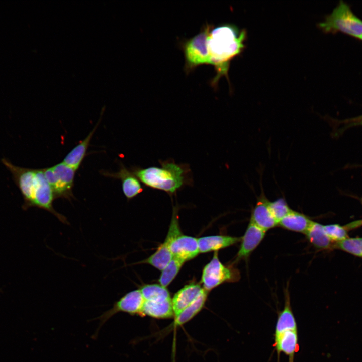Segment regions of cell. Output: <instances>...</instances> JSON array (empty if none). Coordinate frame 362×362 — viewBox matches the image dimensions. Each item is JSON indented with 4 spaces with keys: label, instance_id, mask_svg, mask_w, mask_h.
Returning <instances> with one entry per match:
<instances>
[{
    "label": "cell",
    "instance_id": "6da1fadb",
    "mask_svg": "<svg viewBox=\"0 0 362 362\" xmlns=\"http://www.w3.org/2000/svg\"><path fill=\"white\" fill-rule=\"evenodd\" d=\"M1 161L11 172L13 181L22 195L24 210L33 207L39 208L50 212L64 224H69L66 218L53 208L55 198L43 169L16 166L5 158H2Z\"/></svg>",
    "mask_w": 362,
    "mask_h": 362
},
{
    "label": "cell",
    "instance_id": "7a4b0ae2",
    "mask_svg": "<svg viewBox=\"0 0 362 362\" xmlns=\"http://www.w3.org/2000/svg\"><path fill=\"white\" fill-rule=\"evenodd\" d=\"M246 37L245 29L240 30L233 24H224L216 27L213 26L207 39L211 65L216 72L211 82L213 86L217 85L222 76L229 80L230 62L244 50Z\"/></svg>",
    "mask_w": 362,
    "mask_h": 362
},
{
    "label": "cell",
    "instance_id": "3957f363",
    "mask_svg": "<svg viewBox=\"0 0 362 362\" xmlns=\"http://www.w3.org/2000/svg\"><path fill=\"white\" fill-rule=\"evenodd\" d=\"M159 162L160 167L133 166L130 170L145 186L163 191L170 196L186 186H193L192 172L188 164H177L172 159Z\"/></svg>",
    "mask_w": 362,
    "mask_h": 362
},
{
    "label": "cell",
    "instance_id": "277c9868",
    "mask_svg": "<svg viewBox=\"0 0 362 362\" xmlns=\"http://www.w3.org/2000/svg\"><path fill=\"white\" fill-rule=\"evenodd\" d=\"M318 27L325 33L340 32L358 39L362 36V20L342 0L318 24Z\"/></svg>",
    "mask_w": 362,
    "mask_h": 362
},
{
    "label": "cell",
    "instance_id": "5b68a950",
    "mask_svg": "<svg viewBox=\"0 0 362 362\" xmlns=\"http://www.w3.org/2000/svg\"><path fill=\"white\" fill-rule=\"evenodd\" d=\"M213 25L206 24L200 31L182 44L185 57V69L189 72L202 65H211L207 39Z\"/></svg>",
    "mask_w": 362,
    "mask_h": 362
},
{
    "label": "cell",
    "instance_id": "8992f818",
    "mask_svg": "<svg viewBox=\"0 0 362 362\" xmlns=\"http://www.w3.org/2000/svg\"><path fill=\"white\" fill-rule=\"evenodd\" d=\"M43 170L55 199L61 198L70 200L74 197L72 189L76 171L75 169L62 162L53 166L44 168Z\"/></svg>",
    "mask_w": 362,
    "mask_h": 362
},
{
    "label": "cell",
    "instance_id": "52a82bcc",
    "mask_svg": "<svg viewBox=\"0 0 362 362\" xmlns=\"http://www.w3.org/2000/svg\"><path fill=\"white\" fill-rule=\"evenodd\" d=\"M240 278L239 271L232 266H225L215 252L212 260L204 267L202 276L203 288L208 291L224 282H234Z\"/></svg>",
    "mask_w": 362,
    "mask_h": 362
},
{
    "label": "cell",
    "instance_id": "ba28073f",
    "mask_svg": "<svg viewBox=\"0 0 362 362\" xmlns=\"http://www.w3.org/2000/svg\"><path fill=\"white\" fill-rule=\"evenodd\" d=\"M144 299L139 289L131 291L116 301L111 308L104 312L96 319L99 320L98 328L93 337H96L102 326L113 316L119 312L131 315H141Z\"/></svg>",
    "mask_w": 362,
    "mask_h": 362
},
{
    "label": "cell",
    "instance_id": "9c48e42d",
    "mask_svg": "<svg viewBox=\"0 0 362 362\" xmlns=\"http://www.w3.org/2000/svg\"><path fill=\"white\" fill-rule=\"evenodd\" d=\"M177 208L174 207L172 218L166 238L157 250L150 256L140 263L149 264L155 268L162 270L173 257L170 246L172 240L181 233L177 219Z\"/></svg>",
    "mask_w": 362,
    "mask_h": 362
},
{
    "label": "cell",
    "instance_id": "30bf717a",
    "mask_svg": "<svg viewBox=\"0 0 362 362\" xmlns=\"http://www.w3.org/2000/svg\"><path fill=\"white\" fill-rule=\"evenodd\" d=\"M266 231L249 221L246 231L241 238V244L234 262L247 259L263 240Z\"/></svg>",
    "mask_w": 362,
    "mask_h": 362
},
{
    "label": "cell",
    "instance_id": "8fae6325",
    "mask_svg": "<svg viewBox=\"0 0 362 362\" xmlns=\"http://www.w3.org/2000/svg\"><path fill=\"white\" fill-rule=\"evenodd\" d=\"M261 189L260 194L252 210L250 221L266 232L278 225V223L269 209V201L266 198L263 188Z\"/></svg>",
    "mask_w": 362,
    "mask_h": 362
},
{
    "label": "cell",
    "instance_id": "7c38bea8",
    "mask_svg": "<svg viewBox=\"0 0 362 362\" xmlns=\"http://www.w3.org/2000/svg\"><path fill=\"white\" fill-rule=\"evenodd\" d=\"M101 173L106 176L120 179L123 192L128 200L134 198L143 191L141 182L130 169L126 168L122 164L120 165L119 171L117 172L104 171Z\"/></svg>",
    "mask_w": 362,
    "mask_h": 362
},
{
    "label": "cell",
    "instance_id": "4fadbf2b",
    "mask_svg": "<svg viewBox=\"0 0 362 362\" xmlns=\"http://www.w3.org/2000/svg\"><path fill=\"white\" fill-rule=\"evenodd\" d=\"M273 347L277 352L278 362L281 353L286 354L289 362H294L295 355L299 350L298 330H287L274 336Z\"/></svg>",
    "mask_w": 362,
    "mask_h": 362
},
{
    "label": "cell",
    "instance_id": "5bb4252c",
    "mask_svg": "<svg viewBox=\"0 0 362 362\" xmlns=\"http://www.w3.org/2000/svg\"><path fill=\"white\" fill-rule=\"evenodd\" d=\"M170 248L173 257L185 261L195 257L200 253L198 239L182 233L172 240Z\"/></svg>",
    "mask_w": 362,
    "mask_h": 362
},
{
    "label": "cell",
    "instance_id": "9a60e30c",
    "mask_svg": "<svg viewBox=\"0 0 362 362\" xmlns=\"http://www.w3.org/2000/svg\"><path fill=\"white\" fill-rule=\"evenodd\" d=\"M203 289L200 284L192 283L185 286L176 293L172 299L174 317L192 304Z\"/></svg>",
    "mask_w": 362,
    "mask_h": 362
},
{
    "label": "cell",
    "instance_id": "2e32d148",
    "mask_svg": "<svg viewBox=\"0 0 362 362\" xmlns=\"http://www.w3.org/2000/svg\"><path fill=\"white\" fill-rule=\"evenodd\" d=\"M142 315H147L157 319L174 317L172 299L169 298L152 301L144 300Z\"/></svg>",
    "mask_w": 362,
    "mask_h": 362
},
{
    "label": "cell",
    "instance_id": "e0dca14e",
    "mask_svg": "<svg viewBox=\"0 0 362 362\" xmlns=\"http://www.w3.org/2000/svg\"><path fill=\"white\" fill-rule=\"evenodd\" d=\"M285 302L283 309L278 313L274 336L287 330H298L296 319L291 305L288 287L284 290Z\"/></svg>",
    "mask_w": 362,
    "mask_h": 362
},
{
    "label": "cell",
    "instance_id": "ac0fdd59",
    "mask_svg": "<svg viewBox=\"0 0 362 362\" xmlns=\"http://www.w3.org/2000/svg\"><path fill=\"white\" fill-rule=\"evenodd\" d=\"M241 238L227 235H213L198 239L200 253L217 251L235 244Z\"/></svg>",
    "mask_w": 362,
    "mask_h": 362
},
{
    "label": "cell",
    "instance_id": "d6986e66",
    "mask_svg": "<svg viewBox=\"0 0 362 362\" xmlns=\"http://www.w3.org/2000/svg\"><path fill=\"white\" fill-rule=\"evenodd\" d=\"M312 222L306 215L293 210L279 222L278 225L289 231L305 234Z\"/></svg>",
    "mask_w": 362,
    "mask_h": 362
},
{
    "label": "cell",
    "instance_id": "ffe728a7",
    "mask_svg": "<svg viewBox=\"0 0 362 362\" xmlns=\"http://www.w3.org/2000/svg\"><path fill=\"white\" fill-rule=\"evenodd\" d=\"M100 121L99 120L85 138L80 142L67 154L62 161L64 163L73 168L76 171L78 169L86 155L90 140Z\"/></svg>",
    "mask_w": 362,
    "mask_h": 362
},
{
    "label": "cell",
    "instance_id": "44dd1931",
    "mask_svg": "<svg viewBox=\"0 0 362 362\" xmlns=\"http://www.w3.org/2000/svg\"><path fill=\"white\" fill-rule=\"evenodd\" d=\"M308 241L318 249H329L334 247L332 241L325 233L323 225L313 221L305 233Z\"/></svg>",
    "mask_w": 362,
    "mask_h": 362
},
{
    "label": "cell",
    "instance_id": "7402d4cb",
    "mask_svg": "<svg viewBox=\"0 0 362 362\" xmlns=\"http://www.w3.org/2000/svg\"><path fill=\"white\" fill-rule=\"evenodd\" d=\"M207 297V291L203 289L201 294L192 304L174 317V326L182 325L194 317L203 308Z\"/></svg>",
    "mask_w": 362,
    "mask_h": 362
},
{
    "label": "cell",
    "instance_id": "603a6c76",
    "mask_svg": "<svg viewBox=\"0 0 362 362\" xmlns=\"http://www.w3.org/2000/svg\"><path fill=\"white\" fill-rule=\"evenodd\" d=\"M185 261L173 257L167 265L162 270L159 279L160 285L166 287L174 279Z\"/></svg>",
    "mask_w": 362,
    "mask_h": 362
},
{
    "label": "cell",
    "instance_id": "cb8c5ba5",
    "mask_svg": "<svg viewBox=\"0 0 362 362\" xmlns=\"http://www.w3.org/2000/svg\"><path fill=\"white\" fill-rule=\"evenodd\" d=\"M145 301H152L170 297L169 292L161 285L156 284L145 285L139 289Z\"/></svg>",
    "mask_w": 362,
    "mask_h": 362
},
{
    "label": "cell",
    "instance_id": "d4e9b609",
    "mask_svg": "<svg viewBox=\"0 0 362 362\" xmlns=\"http://www.w3.org/2000/svg\"><path fill=\"white\" fill-rule=\"evenodd\" d=\"M334 247L362 257V238H347L336 242Z\"/></svg>",
    "mask_w": 362,
    "mask_h": 362
},
{
    "label": "cell",
    "instance_id": "484cf974",
    "mask_svg": "<svg viewBox=\"0 0 362 362\" xmlns=\"http://www.w3.org/2000/svg\"><path fill=\"white\" fill-rule=\"evenodd\" d=\"M268 205L278 223L293 211L284 198H279L273 201H269Z\"/></svg>",
    "mask_w": 362,
    "mask_h": 362
},
{
    "label": "cell",
    "instance_id": "4316f807",
    "mask_svg": "<svg viewBox=\"0 0 362 362\" xmlns=\"http://www.w3.org/2000/svg\"><path fill=\"white\" fill-rule=\"evenodd\" d=\"M323 227L325 233L332 241L338 242L348 238L346 228L339 225H323Z\"/></svg>",
    "mask_w": 362,
    "mask_h": 362
},
{
    "label": "cell",
    "instance_id": "83f0119b",
    "mask_svg": "<svg viewBox=\"0 0 362 362\" xmlns=\"http://www.w3.org/2000/svg\"><path fill=\"white\" fill-rule=\"evenodd\" d=\"M360 121H362V115L350 120V122H352L351 125Z\"/></svg>",
    "mask_w": 362,
    "mask_h": 362
},
{
    "label": "cell",
    "instance_id": "f1b7e54d",
    "mask_svg": "<svg viewBox=\"0 0 362 362\" xmlns=\"http://www.w3.org/2000/svg\"><path fill=\"white\" fill-rule=\"evenodd\" d=\"M352 125H362V121H360V122H357V123H354V124H352Z\"/></svg>",
    "mask_w": 362,
    "mask_h": 362
},
{
    "label": "cell",
    "instance_id": "f546056e",
    "mask_svg": "<svg viewBox=\"0 0 362 362\" xmlns=\"http://www.w3.org/2000/svg\"><path fill=\"white\" fill-rule=\"evenodd\" d=\"M359 39H360L361 40H362V36H361V37L359 38Z\"/></svg>",
    "mask_w": 362,
    "mask_h": 362
}]
</instances>
